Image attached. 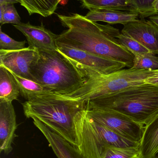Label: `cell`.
<instances>
[{"label":"cell","instance_id":"cell-19","mask_svg":"<svg viewBox=\"0 0 158 158\" xmlns=\"http://www.w3.org/2000/svg\"><path fill=\"white\" fill-rule=\"evenodd\" d=\"M20 90V95L26 101L40 95L52 93L49 89L34 81L24 78L11 72Z\"/></svg>","mask_w":158,"mask_h":158},{"label":"cell","instance_id":"cell-14","mask_svg":"<svg viewBox=\"0 0 158 158\" xmlns=\"http://www.w3.org/2000/svg\"><path fill=\"white\" fill-rule=\"evenodd\" d=\"M139 14L135 12L108 9L90 10L85 18L93 21L106 22L109 24H121L125 25L138 18Z\"/></svg>","mask_w":158,"mask_h":158},{"label":"cell","instance_id":"cell-13","mask_svg":"<svg viewBox=\"0 0 158 158\" xmlns=\"http://www.w3.org/2000/svg\"><path fill=\"white\" fill-rule=\"evenodd\" d=\"M34 125L43 134L58 158H85L78 148L49 129L45 124L35 118H32Z\"/></svg>","mask_w":158,"mask_h":158},{"label":"cell","instance_id":"cell-7","mask_svg":"<svg viewBox=\"0 0 158 158\" xmlns=\"http://www.w3.org/2000/svg\"><path fill=\"white\" fill-rule=\"evenodd\" d=\"M57 50L75 66L85 80L94 76L111 74L127 67L122 62L71 47L57 46Z\"/></svg>","mask_w":158,"mask_h":158},{"label":"cell","instance_id":"cell-8","mask_svg":"<svg viewBox=\"0 0 158 158\" xmlns=\"http://www.w3.org/2000/svg\"><path fill=\"white\" fill-rule=\"evenodd\" d=\"M88 115L94 120L114 131L124 138L140 143L145 126L121 112L106 109L88 108Z\"/></svg>","mask_w":158,"mask_h":158},{"label":"cell","instance_id":"cell-22","mask_svg":"<svg viewBox=\"0 0 158 158\" xmlns=\"http://www.w3.org/2000/svg\"><path fill=\"white\" fill-rule=\"evenodd\" d=\"M156 0H128L131 7L139 14L141 19L157 15L158 12L154 8Z\"/></svg>","mask_w":158,"mask_h":158},{"label":"cell","instance_id":"cell-21","mask_svg":"<svg viewBox=\"0 0 158 158\" xmlns=\"http://www.w3.org/2000/svg\"><path fill=\"white\" fill-rule=\"evenodd\" d=\"M139 148L109 147L102 158H140Z\"/></svg>","mask_w":158,"mask_h":158},{"label":"cell","instance_id":"cell-26","mask_svg":"<svg viewBox=\"0 0 158 158\" xmlns=\"http://www.w3.org/2000/svg\"><path fill=\"white\" fill-rule=\"evenodd\" d=\"M144 82L158 85V69L156 70L154 74L147 77L145 80Z\"/></svg>","mask_w":158,"mask_h":158},{"label":"cell","instance_id":"cell-18","mask_svg":"<svg viewBox=\"0 0 158 158\" xmlns=\"http://www.w3.org/2000/svg\"><path fill=\"white\" fill-rule=\"evenodd\" d=\"M82 6L89 10L108 9L135 12L128 0H78Z\"/></svg>","mask_w":158,"mask_h":158},{"label":"cell","instance_id":"cell-31","mask_svg":"<svg viewBox=\"0 0 158 158\" xmlns=\"http://www.w3.org/2000/svg\"><path fill=\"white\" fill-rule=\"evenodd\" d=\"M62 1V0H60V1Z\"/></svg>","mask_w":158,"mask_h":158},{"label":"cell","instance_id":"cell-17","mask_svg":"<svg viewBox=\"0 0 158 158\" xmlns=\"http://www.w3.org/2000/svg\"><path fill=\"white\" fill-rule=\"evenodd\" d=\"M30 15L38 14L47 17L54 13L60 0H20Z\"/></svg>","mask_w":158,"mask_h":158},{"label":"cell","instance_id":"cell-4","mask_svg":"<svg viewBox=\"0 0 158 158\" xmlns=\"http://www.w3.org/2000/svg\"><path fill=\"white\" fill-rule=\"evenodd\" d=\"M40 58L31 66L33 81L52 93L66 96L85 81L75 66L58 50L39 51Z\"/></svg>","mask_w":158,"mask_h":158},{"label":"cell","instance_id":"cell-29","mask_svg":"<svg viewBox=\"0 0 158 158\" xmlns=\"http://www.w3.org/2000/svg\"><path fill=\"white\" fill-rule=\"evenodd\" d=\"M154 8L158 12V0H156L154 5Z\"/></svg>","mask_w":158,"mask_h":158},{"label":"cell","instance_id":"cell-1","mask_svg":"<svg viewBox=\"0 0 158 158\" xmlns=\"http://www.w3.org/2000/svg\"><path fill=\"white\" fill-rule=\"evenodd\" d=\"M57 15L62 26L68 28L58 35L57 46L79 49L132 67L135 56L118 41V29L93 22L79 14Z\"/></svg>","mask_w":158,"mask_h":158},{"label":"cell","instance_id":"cell-12","mask_svg":"<svg viewBox=\"0 0 158 158\" xmlns=\"http://www.w3.org/2000/svg\"><path fill=\"white\" fill-rule=\"evenodd\" d=\"M16 116L12 102L0 101V151L6 155L12 151V144L17 135Z\"/></svg>","mask_w":158,"mask_h":158},{"label":"cell","instance_id":"cell-27","mask_svg":"<svg viewBox=\"0 0 158 158\" xmlns=\"http://www.w3.org/2000/svg\"><path fill=\"white\" fill-rule=\"evenodd\" d=\"M20 0H0L1 4H14L15 3H20Z\"/></svg>","mask_w":158,"mask_h":158},{"label":"cell","instance_id":"cell-16","mask_svg":"<svg viewBox=\"0 0 158 158\" xmlns=\"http://www.w3.org/2000/svg\"><path fill=\"white\" fill-rule=\"evenodd\" d=\"M20 94L19 87L11 72L0 67V101L12 102Z\"/></svg>","mask_w":158,"mask_h":158},{"label":"cell","instance_id":"cell-5","mask_svg":"<svg viewBox=\"0 0 158 158\" xmlns=\"http://www.w3.org/2000/svg\"><path fill=\"white\" fill-rule=\"evenodd\" d=\"M79 142L78 148L85 158H102L109 147L139 148L140 143L130 141L93 120L86 108L74 118Z\"/></svg>","mask_w":158,"mask_h":158},{"label":"cell","instance_id":"cell-28","mask_svg":"<svg viewBox=\"0 0 158 158\" xmlns=\"http://www.w3.org/2000/svg\"><path fill=\"white\" fill-rule=\"evenodd\" d=\"M149 20L158 28V15L149 17Z\"/></svg>","mask_w":158,"mask_h":158},{"label":"cell","instance_id":"cell-15","mask_svg":"<svg viewBox=\"0 0 158 158\" xmlns=\"http://www.w3.org/2000/svg\"><path fill=\"white\" fill-rule=\"evenodd\" d=\"M139 150L140 158H154L158 153V113L145 126Z\"/></svg>","mask_w":158,"mask_h":158},{"label":"cell","instance_id":"cell-2","mask_svg":"<svg viewBox=\"0 0 158 158\" xmlns=\"http://www.w3.org/2000/svg\"><path fill=\"white\" fill-rule=\"evenodd\" d=\"M87 101L69 98L54 93L37 96L22 104L28 118H35L49 129L78 148L79 142L74 118L85 109Z\"/></svg>","mask_w":158,"mask_h":158},{"label":"cell","instance_id":"cell-3","mask_svg":"<svg viewBox=\"0 0 158 158\" xmlns=\"http://www.w3.org/2000/svg\"><path fill=\"white\" fill-rule=\"evenodd\" d=\"M86 107L116 110L145 126L158 113V85L144 83L131 86L88 100Z\"/></svg>","mask_w":158,"mask_h":158},{"label":"cell","instance_id":"cell-10","mask_svg":"<svg viewBox=\"0 0 158 158\" xmlns=\"http://www.w3.org/2000/svg\"><path fill=\"white\" fill-rule=\"evenodd\" d=\"M121 32L139 42L151 52L158 55V28L149 20L137 19L124 25Z\"/></svg>","mask_w":158,"mask_h":158},{"label":"cell","instance_id":"cell-20","mask_svg":"<svg viewBox=\"0 0 158 158\" xmlns=\"http://www.w3.org/2000/svg\"><path fill=\"white\" fill-rule=\"evenodd\" d=\"M131 68L144 70H156L158 69V56L151 52L135 56L133 65Z\"/></svg>","mask_w":158,"mask_h":158},{"label":"cell","instance_id":"cell-30","mask_svg":"<svg viewBox=\"0 0 158 158\" xmlns=\"http://www.w3.org/2000/svg\"></svg>","mask_w":158,"mask_h":158},{"label":"cell","instance_id":"cell-25","mask_svg":"<svg viewBox=\"0 0 158 158\" xmlns=\"http://www.w3.org/2000/svg\"><path fill=\"white\" fill-rule=\"evenodd\" d=\"M26 41H18L2 31L0 28V50L15 51L26 48Z\"/></svg>","mask_w":158,"mask_h":158},{"label":"cell","instance_id":"cell-6","mask_svg":"<svg viewBox=\"0 0 158 158\" xmlns=\"http://www.w3.org/2000/svg\"><path fill=\"white\" fill-rule=\"evenodd\" d=\"M156 71L123 69L108 75L94 76L85 79V82L80 88L65 96L87 101L116 94L131 86L144 83L145 80Z\"/></svg>","mask_w":158,"mask_h":158},{"label":"cell","instance_id":"cell-23","mask_svg":"<svg viewBox=\"0 0 158 158\" xmlns=\"http://www.w3.org/2000/svg\"><path fill=\"white\" fill-rule=\"evenodd\" d=\"M118 42L134 56L150 52L133 38L120 32L117 37Z\"/></svg>","mask_w":158,"mask_h":158},{"label":"cell","instance_id":"cell-11","mask_svg":"<svg viewBox=\"0 0 158 158\" xmlns=\"http://www.w3.org/2000/svg\"><path fill=\"white\" fill-rule=\"evenodd\" d=\"M26 37L29 46L39 51H53L57 50L56 40L58 35L46 28L42 23L41 26L32 25L29 22L13 25Z\"/></svg>","mask_w":158,"mask_h":158},{"label":"cell","instance_id":"cell-9","mask_svg":"<svg viewBox=\"0 0 158 158\" xmlns=\"http://www.w3.org/2000/svg\"><path fill=\"white\" fill-rule=\"evenodd\" d=\"M39 51L33 47L15 51L0 50V67L24 78L33 81L31 66L40 58Z\"/></svg>","mask_w":158,"mask_h":158},{"label":"cell","instance_id":"cell-24","mask_svg":"<svg viewBox=\"0 0 158 158\" xmlns=\"http://www.w3.org/2000/svg\"><path fill=\"white\" fill-rule=\"evenodd\" d=\"M21 18L14 4L0 5V24L18 25L20 24Z\"/></svg>","mask_w":158,"mask_h":158}]
</instances>
